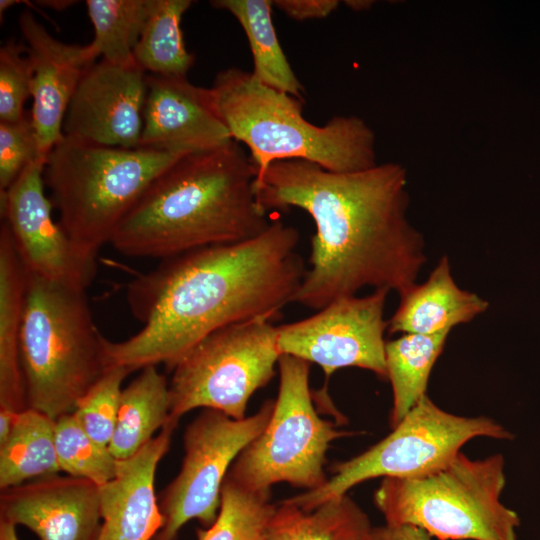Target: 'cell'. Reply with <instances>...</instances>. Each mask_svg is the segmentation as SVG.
I'll return each instance as SVG.
<instances>
[{"mask_svg":"<svg viewBox=\"0 0 540 540\" xmlns=\"http://www.w3.org/2000/svg\"><path fill=\"white\" fill-rule=\"evenodd\" d=\"M276 338L273 320L260 317L201 339L172 369L169 419L178 422L198 408L246 417L252 395L275 375L281 356Z\"/></svg>","mask_w":540,"mask_h":540,"instance_id":"9c48e42d","label":"cell"},{"mask_svg":"<svg viewBox=\"0 0 540 540\" xmlns=\"http://www.w3.org/2000/svg\"><path fill=\"white\" fill-rule=\"evenodd\" d=\"M407 172L394 162L333 172L304 160L272 163L256 178L259 204L304 210L315 224L310 269L293 303L320 310L364 287L399 295L426 263L424 239L407 217Z\"/></svg>","mask_w":540,"mask_h":540,"instance_id":"6da1fadb","label":"cell"},{"mask_svg":"<svg viewBox=\"0 0 540 540\" xmlns=\"http://www.w3.org/2000/svg\"><path fill=\"white\" fill-rule=\"evenodd\" d=\"M504 458L470 459L461 451L411 477L382 478L374 504L385 524L412 525L439 540H517L518 514L500 496Z\"/></svg>","mask_w":540,"mask_h":540,"instance_id":"52a82bcc","label":"cell"},{"mask_svg":"<svg viewBox=\"0 0 540 540\" xmlns=\"http://www.w3.org/2000/svg\"><path fill=\"white\" fill-rule=\"evenodd\" d=\"M31 82L26 45L10 39L0 48V122H15L24 116Z\"/></svg>","mask_w":540,"mask_h":540,"instance_id":"4dcf8cb0","label":"cell"},{"mask_svg":"<svg viewBox=\"0 0 540 540\" xmlns=\"http://www.w3.org/2000/svg\"><path fill=\"white\" fill-rule=\"evenodd\" d=\"M209 93L231 138L248 148L257 177L284 160L309 161L333 172L361 171L377 164L375 134L360 117L338 115L315 125L303 116V100L236 67L219 72Z\"/></svg>","mask_w":540,"mask_h":540,"instance_id":"277c9868","label":"cell"},{"mask_svg":"<svg viewBox=\"0 0 540 540\" xmlns=\"http://www.w3.org/2000/svg\"><path fill=\"white\" fill-rule=\"evenodd\" d=\"M231 13L245 32L253 58L252 75L262 84L303 100L304 89L294 73L273 24L270 0H214Z\"/></svg>","mask_w":540,"mask_h":540,"instance_id":"603a6c76","label":"cell"},{"mask_svg":"<svg viewBox=\"0 0 540 540\" xmlns=\"http://www.w3.org/2000/svg\"><path fill=\"white\" fill-rule=\"evenodd\" d=\"M273 408L274 400L268 399L257 412L242 419L203 409L187 425L180 470L160 495L163 526L154 540H175L193 519L204 528L213 524L233 462L264 430Z\"/></svg>","mask_w":540,"mask_h":540,"instance_id":"8fae6325","label":"cell"},{"mask_svg":"<svg viewBox=\"0 0 540 540\" xmlns=\"http://www.w3.org/2000/svg\"><path fill=\"white\" fill-rule=\"evenodd\" d=\"M131 373L125 367L112 366L79 400L73 414L84 431L98 444L109 447L119 408L121 385Z\"/></svg>","mask_w":540,"mask_h":540,"instance_id":"f546056e","label":"cell"},{"mask_svg":"<svg viewBox=\"0 0 540 540\" xmlns=\"http://www.w3.org/2000/svg\"><path fill=\"white\" fill-rule=\"evenodd\" d=\"M153 0H87L85 5L94 29L88 44L97 59L136 65L134 49L149 17Z\"/></svg>","mask_w":540,"mask_h":540,"instance_id":"4316f807","label":"cell"},{"mask_svg":"<svg viewBox=\"0 0 540 540\" xmlns=\"http://www.w3.org/2000/svg\"><path fill=\"white\" fill-rule=\"evenodd\" d=\"M399 305L388 320L391 334L433 335L468 323L488 309V302L461 289L451 274L449 259L442 256L426 281L400 295Z\"/></svg>","mask_w":540,"mask_h":540,"instance_id":"d6986e66","label":"cell"},{"mask_svg":"<svg viewBox=\"0 0 540 540\" xmlns=\"http://www.w3.org/2000/svg\"><path fill=\"white\" fill-rule=\"evenodd\" d=\"M476 437L509 439L511 434L489 417L449 413L426 395L385 438L334 465L333 476L322 487L282 502L310 511L331 498L347 494L364 481L424 474L447 463Z\"/></svg>","mask_w":540,"mask_h":540,"instance_id":"30bf717a","label":"cell"},{"mask_svg":"<svg viewBox=\"0 0 540 540\" xmlns=\"http://www.w3.org/2000/svg\"><path fill=\"white\" fill-rule=\"evenodd\" d=\"M86 290L26 272L20 358L27 408L71 414L109 369Z\"/></svg>","mask_w":540,"mask_h":540,"instance_id":"5b68a950","label":"cell"},{"mask_svg":"<svg viewBox=\"0 0 540 540\" xmlns=\"http://www.w3.org/2000/svg\"><path fill=\"white\" fill-rule=\"evenodd\" d=\"M271 491L245 489L226 477L213 524L196 530L197 540H267L276 505Z\"/></svg>","mask_w":540,"mask_h":540,"instance_id":"83f0119b","label":"cell"},{"mask_svg":"<svg viewBox=\"0 0 540 540\" xmlns=\"http://www.w3.org/2000/svg\"><path fill=\"white\" fill-rule=\"evenodd\" d=\"M54 439L60 472L99 487L114 477L117 459L84 431L73 413L54 421Z\"/></svg>","mask_w":540,"mask_h":540,"instance_id":"f1b7e54d","label":"cell"},{"mask_svg":"<svg viewBox=\"0 0 540 540\" xmlns=\"http://www.w3.org/2000/svg\"><path fill=\"white\" fill-rule=\"evenodd\" d=\"M368 515L347 494L305 511L280 502L272 515L267 540H369Z\"/></svg>","mask_w":540,"mask_h":540,"instance_id":"7402d4cb","label":"cell"},{"mask_svg":"<svg viewBox=\"0 0 540 540\" xmlns=\"http://www.w3.org/2000/svg\"><path fill=\"white\" fill-rule=\"evenodd\" d=\"M121 391L109 450L117 460L136 454L169 420V382L156 365L140 370Z\"/></svg>","mask_w":540,"mask_h":540,"instance_id":"44dd1931","label":"cell"},{"mask_svg":"<svg viewBox=\"0 0 540 540\" xmlns=\"http://www.w3.org/2000/svg\"><path fill=\"white\" fill-rule=\"evenodd\" d=\"M369 540H432V537L416 526L384 524L372 528Z\"/></svg>","mask_w":540,"mask_h":540,"instance_id":"836d02e7","label":"cell"},{"mask_svg":"<svg viewBox=\"0 0 540 540\" xmlns=\"http://www.w3.org/2000/svg\"><path fill=\"white\" fill-rule=\"evenodd\" d=\"M38 3H42L41 5L56 9V10H64L68 6L75 3V1H39Z\"/></svg>","mask_w":540,"mask_h":540,"instance_id":"74e56055","label":"cell"},{"mask_svg":"<svg viewBox=\"0 0 540 540\" xmlns=\"http://www.w3.org/2000/svg\"><path fill=\"white\" fill-rule=\"evenodd\" d=\"M390 290L339 298L316 314L277 326V347L321 367L326 377L346 367L369 370L387 378L384 310Z\"/></svg>","mask_w":540,"mask_h":540,"instance_id":"7c38bea8","label":"cell"},{"mask_svg":"<svg viewBox=\"0 0 540 540\" xmlns=\"http://www.w3.org/2000/svg\"><path fill=\"white\" fill-rule=\"evenodd\" d=\"M273 6L296 21L323 19L339 6L338 0H275Z\"/></svg>","mask_w":540,"mask_h":540,"instance_id":"d6a6232c","label":"cell"},{"mask_svg":"<svg viewBox=\"0 0 540 540\" xmlns=\"http://www.w3.org/2000/svg\"><path fill=\"white\" fill-rule=\"evenodd\" d=\"M299 232L280 220L260 235L195 249L139 274L127 303L142 328L130 338H106L109 367L131 372L176 363L201 339L230 324L275 320L293 298L306 269L297 252Z\"/></svg>","mask_w":540,"mask_h":540,"instance_id":"7a4b0ae2","label":"cell"},{"mask_svg":"<svg viewBox=\"0 0 540 540\" xmlns=\"http://www.w3.org/2000/svg\"><path fill=\"white\" fill-rule=\"evenodd\" d=\"M279 389L264 430L237 456L227 477L252 491L271 490L285 482L305 491L327 481L326 456L331 443L352 433L321 418L309 385L310 363L281 355Z\"/></svg>","mask_w":540,"mask_h":540,"instance_id":"ba28073f","label":"cell"},{"mask_svg":"<svg viewBox=\"0 0 540 540\" xmlns=\"http://www.w3.org/2000/svg\"><path fill=\"white\" fill-rule=\"evenodd\" d=\"M18 23L32 69L30 115L40 156L47 160L64 137L63 123L70 100L96 58L88 44L55 39L28 10L20 14Z\"/></svg>","mask_w":540,"mask_h":540,"instance_id":"9a60e30c","label":"cell"},{"mask_svg":"<svg viewBox=\"0 0 540 540\" xmlns=\"http://www.w3.org/2000/svg\"><path fill=\"white\" fill-rule=\"evenodd\" d=\"M0 519L40 540H96L101 526L99 486L59 474L1 490Z\"/></svg>","mask_w":540,"mask_h":540,"instance_id":"2e32d148","label":"cell"},{"mask_svg":"<svg viewBox=\"0 0 540 540\" xmlns=\"http://www.w3.org/2000/svg\"><path fill=\"white\" fill-rule=\"evenodd\" d=\"M186 153L103 146L64 136L47 156L44 181L58 223L77 251L96 260L151 182Z\"/></svg>","mask_w":540,"mask_h":540,"instance_id":"8992f818","label":"cell"},{"mask_svg":"<svg viewBox=\"0 0 540 540\" xmlns=\"http://www.w3.org/2000/svg\"><path fill=\"white\" fill-rule=\"evenodd\" d=\"M16 415L17 413L11 411L0 410V445L3 444L11 434Z\"/></svg>","mask_w":540,"mask_h":540,"instance_id":"e575fe53","label":"cell"},{"mask_svg":"<svg viewBox=\"0 0 540 540\" xmlns=\"http://www.w3.org/2000/svg\"><path fill=\"white\" fill-rule=\"evenodd\" d=\"M45 163L32 162L0 190L2 221L26 272L86 290L95 277L96 260L82 256L53 220V204L44 192Z\"/></svg>","mask_w":540,"mask_h":540,"instance_id":"4fadbf2b","label":"cell"},{"mask_svg":"<svg viewBox=\"0 0 540 540\" xmlns=\"http://www.w3.org/2000/svg\"><path fill=\"white\" fill-rule=\"evenodd\" d=\"M59 472L54 420L30 408L17 413L11 434L0 445V489Z\"/></svg>","mask_w":540,"mask_h":540,"instance_id":"cb8c5ba5","label":"cell"},{"mask_svg":"<svg viewBox=\"0 0 540 540\" xmlns=\"http://www.w3.org/2000/svg\"><path fill=\"white\" fill-rule=\"evenodd\" d=\"M346 5L353 10L360 11L366 10L372 5V1L367 0H349L345 1Z\"/></svg>","mask_w":540,"mask_h":540,"instance_id":"8d00e7d4","label":"cell"},{"mask_svg":"<svg viewBox=\"0 0 540 540\" xmlns=\"http://www.w3.org/2000/svg\"><path fill=\"white\" fill-rule=\"evenodd\" d=\"M449 333L450 331L433 335L407 333L386 342L387 378L393 394L391 428L426 396L431 371L443 351Z\"/></svg>","mask_w":540,"mask_h":540,"instance_id":"d4e9b609","label":"cell"},{"mask_svg":"<svg viewBox=\"0 0 540 540\" xmlns=\"http://www.w3.org/2000/svg\"><path fill=\"white\" fill-rule=\"evenodd\" d=\"M147 75L137 65L105 60L84 72L68 105L65 137L103 146L139 148Z\"/></svg>","mask_w":540,"mask_h":540,"instance_id":"5bb4252c","label":"cell"},{"mask_svg":"<svg viewBox=\"0 0 540 540\" xmlns=\"http://www.w3.org/2000/svg\"><path fill=\"white\" fill-rule=\"evenodd\" d=\"M26 270L7 224L0 228V410L27 408L20 358Z\"/></svg>","mask_w":540,"mask_h":540,"instance_id":"ffe728a7","label":"cell"},{"mask_svg":"<svg viewBox=\"0 0 540 540\" xmlns=\"http://www.w3.org/2000/svg\"><path fill=\"white\" fill-rule=\"evenodd\" d=\"M178 422L168 420L136 454L117 460L114 477L99 487L101 526L96 540H154L163 526L155 475Z\"/></svg>","mask_w":540,"mask_h":540,"instance_id":"ac0fdd59","label":"cell"},{"mask_svg":"<svg viewBox=\"0 0 540 540\" xmlns=\"http://www.w3.org/2000/svg\"><path fill=\"white\" fill-rule=\"evenodd\" d=\"M257 168L241 144L188 152L147 187L114 232L122 255L167 259L254 238L271 224L257 200Z\"/></svg>","mask_w":540,"mask_h":540,"instance_id":"3957f363","label":"cell"},{"mask_svg":"<svg viewBox=\"0 0 540 540\" xmlns=\"http://www.w3.org/2000/svg\"><path fill=\"white\" fill-rule=\"evenodd\" d=\"M192 4L191 0H153L133 53L140 69L157 76H187L195 57L185 47L181 20Z\"/></svg>","mask_w":540,"mask_h":540,"instance_id":"484cf974","label":"cell"},{"mask_svg":"<svg viewBox=\"0 0 540 540\" xmlns=\"http://www.w3.org/2000/svg\"><path fill=\"white\" fill-rule=\"evenodd\" d=\"M40 156L30 112L15 122H0V190H6ZM46 161V160H45Z\"/></svg>","mask_w":540,"mask_h":540,"instance_id":"1f68e13d","label":"cell"},{"mask_svg":"<svg viewBox=\"0 0 540 540\" xmlns=\"http://www.w3.org/2000/svg\"><path fill=\"white\" fill-rule=\"evenodd\" d=\"M143 112L142 148L196 152L232 140L215 112L209 88L187 77L147 75Z\"/></svg>","mask_w":540,"mask_h":540,"instance_id":"e0dca14e","label":"cell"},{"mask_svg":"<svg viewBox=\"0 0 540 540\" xmlns=\"http://www.w3.org/2000/svg\"><path fill=\"white\" fill-rule=\"evenodd\" d=\"M0 540H20L16 532V525L0 519Z\"/></svg>","mask_w":540,"mask_h":540,"instance_id":"d590c367","label":"cell"}]
</instances>
